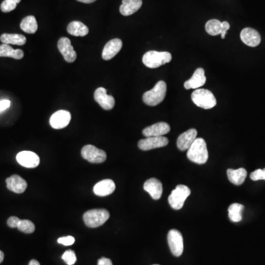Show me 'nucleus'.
Returning <instances> with one entry per match:
<instances>
[{"instance_id": "obj_8", "label": "nucleus", "mask_w": 265, "mask_h": 265, "mask_svg": "<svg viewBox=\"0 0 265 265\" xmlns=\"http://www.w3.org/2000/svg\"><path fill=\"white\" fill-rule=\"evenodd\" d=\"M169 247L172 254L179 257L184 252V239L179 231L172 229L167 235Z\"/></svg>"}, {"instance_id": "obj_22", "label": "nucleus", "mask_w": 265, "mask_h": 265, "mask_svg": "<svg viewBox=\"0 0 265 265\" xmlns=\"http://www.w3.org/2000/svg\"><path fill=\"white\" fill-rule=\"evenodd\" d=\"M116 185L112 180L105 179L97 183L94 187V193L97 196L105 197L111 195L115 190Z\"/></svg>"}, {"instance_id": "obj_13", "label": "nucleus", "mask_w": 265, "mask_h": 265, "mask_svg": "<svg viewBox=\"0 0 265 265\" xmlns=\"http://www.w3.org/2000/svg\"><path fill=\"white\" fill-rule=\"evenodd\" d=\"M16 161L22 167L27 168H35L40 163L39 156L31 151H22L16 156Z\"/></svg>"}, {"instance_id": "obj_1", "label": "nucleus", "mask_w": 265, "mask_h": 265, "mask_svg": "<svg viewBox=\"0 0 265 265\" xmlns=\"http://www.w3.org/2000/svg\"><path fill=\"white\" fill-rule=\"evenodd\" d=\"M187 157L192 162L204 164L208 161L209 153L206 143L203 138H197L193 144L188 149Z\"/></svg>"}, {"instance_id": "obj_24", "label": "nucleus", "mask_w": 265, "mask_h": 265, "mask_svg": "<svg viewBox=\"0 0 265 265\" xmlns=\"http://www.w3.org/2000/svg\"><path fill=\"white\" fill-rule=\"evenodd\" d=\"M227 175L229 181L235 185H241L243 184L245 178L247 177V171L244 168H239L237 170L229 169L227 170Z\"/></svg>"}, {"instance_id": "obj_28", "label": "nucleus", "mask_w": 265, "mask_h": 265, "mask_svg": "<svg viewBox=\"0 0 265 265\" xmlns=\"http://www.w3.org/2000/svg\"><path fill=\"white\" fill-rule=\"evenodd\" d=\"M20 28L27 33H35L38 30V24L35 17L33 16H28L25 17L21 22Z\"/></svg>"}, {"instance_id": "obj_14", "label": "nucleus", "mask_w": 265, "mask_h": 265, "mask_svg": "<svg viewBox=\"0 0 265 265\" xmlns=\"http://www.w3.org/2000/svg\"><path fill=\"white\" fill-rule=\"evenodd\" d=\"M71 121V113L67 110H61L55 112L51 116L49 123L54 129H62L66 127Z\"/></svg>"}, {"instance_id": "obj_25", "label": "nucleus", "mask_w": 265, "mask_h": 265, "mask_svg": "<svg viewBox=\"0 0 265 265\" xmlns=\"http://www.w3.org/2000/svg\"><path fill=\"white\" fill-rule=\"evenodd\" d=\"M67 32L74 36H86L89 33L88 27L78 21L70 22L67 27Z\"/></svg>"}, {"instance_id": "obj_31", "label": "nucleus", "mask_w": 265, "mask_h": 265, "mask_svg": "<svg viewBox=\"0 0 265 265\" xmlns=\"http://www.w3.org/2000/svg\"><path fill=\"white\" fill-rule=\"evenodd\" d=\"M21 0H5L1 4V11L4 13H9L14 11L16 8L17 4L19 3Z\"/></svg>"}, {"instance_id": "obj_33", "label": "nucleus", "mask_w": 265, "mask_h": 265, "mask_svg": "<svg viewBox=\"0 0 265 265\" xmlns=\"http://www.w3.org/2000/svg\"><path fill=\"white\" fill-rule=\"evenodd\" d=\"M250 178L253 181H259V180H265V168L264 170H255L254 172H252L250 174Z\"/></svg>"}, {"instance_id": "obj_38", "label": "nucleus", "mask_w": 265, "mask_h": 265, "mask_svg": "<svg viewBox=\"0 0 265 265\" xmlns=\"http://www.w3.org/2000/svg\"><path fill=\"white\" fill-rule=\"evenodd\" d=\"M78 2H83V3L90 4L95 2L96 0H77Z\"/></svg>"}, {"instance_id": "obj_16", "label": "nucleus", "mask_w": 265, "mask_h": 265, "mask_svg": "<svg viewBox=\"0 0 265 265\" xmlns=\"http://www.w3.org/2000/svg\"><path fill=\"white\" fill-rule=\"evenodd\" d=\"M240 39L245 45L255 47L261 43V36L259 32L253 28H246L241 31Z\"/></svg>"}, {"instance_id": "obj_15", "label": "nucleus", "mask_w": 265, "mask_h": 265, "mask_svg": "<svg viewBox=\"0 0 265 265\" xmlns=\"http://www.w3.org/2000/svg\"><path fill=\"white\" fill-rule=\"evenodd\" d=\"M198 131L196 129H189L183 133L177 140V147L181 151H185L191 147L197 139Z\"/></svg>"}, {"instance_id": "obj_2", "label": "nucleus", "mask_w": 265, "mask_h": 265, "mask_svg": "<svg viewBox=\"0 0 265 265\" xmlns=\"http://www.w3.org/2000/svg\"><path fill=\"white\" fill-rule=\"evenodd\" d=\"M167 93V84L160 80L151 90L143 94V101L147 106H156L164 100Z\"/></svg>"}, {"instance_id": "obj_34", "label": "nucleus", "mask_w": 265, "mask_h": 265, "mask_svg": "<svg viewBox=\"0 0 265 265\" xmlns=\"http://www.w3.org/2000/svg\"><path fill=\"white\" fill-rule=\"evenodd\" d=\"M75 238L72 236H66V237H61L58 239V242L65 246H69V245H73L75 243Z\"/></svg>"}, {"instance_id": "obj_19", "label": "nucleus", "mask_w": 265, "mask_h": 265, "mask_svg": "<svg viewBox=\"0 0 265 265\" xmlns=\"http://www.w3.org/2000/svg\"><path fill=\"white\" fill-rule=\"evenodd\" d=\"M206 82L205 76V71L203 68H198L194 72L192 77L189 80L184 83V88L186 89H198L202 87Z\"/></svg>"}, {"instance_id": "obj_27", "label": "nucleus", "mask_w": 265, "mask_h": 265, "mask_svg": "<svg viewBox=\"0 0 265 265\" xmlns=\"http://www.w3.org/2000/svg\"><path fill=\"white\" fill-rule=\"evenodd\" d=\"M0 41L6 45L22 46L26 43L27 39L25 35L21 34L4 33L0 37Z\"/></svg>"}, {"instance_id": "obj_37", "label": "nucleus", "mask_w": 265, "mask_h": 265, "mask_svg": "<svg viewBox=\"0 0 265 265\" xmlns=\"http://www.w3.org/2000/svg\"><path fill=\"white\" fill-rule=\"evenodd\" d=\"M98 265H113L110 259L107 258H101L98 260Z\"/></svg>"}, {"instance_id": "obj_3", "label": "nucleus", "mask_w": 265, "mask_h": 265, "mask_svg": "<svg viewBox=\"0 0 265 265\" xmlns=\"http://www.w3.org/2000/svg\"><path fill=\"white\" fill-rule=\"evenodd\" d=\"M172 61V55L168 52L149 51L144 54L142 62L147 67L156 69Z\"/></svg>"}, {"instance_id": "obj_39", "label": "nucleus", "mask_w": 265, "mask_h": 265, "mask_svg": "<svg viewBox=\"0 0 265 265\" xmlns=\"http://www.w3.org/2000/svg\"><path fill=\"white\" fill-rule=\"evenodd\" d=\"M29 265H40L39 262L38 261L35 260V259H32L30 262Z\"/></svg>"}, {"instance_id": "obj_21", "label": "nucleus", "mask_w": 265, "mask_h": 265, "mask_svg": "<svg viewBox=\"0 0 265 265\" xmlns=\"http://www.w3.org/2000/svg\"><path fill=\"white\" fill-rule=\"evenodd\" d=\"M7 188L16 194L25 192L28 187L26 181L19 175H14L6 179Z\"/></svg>"}, {"instance_id": "obj_12", "label": "nucleus", "mask_w": 265, "mask_h": 265, "mask_svg": "<svg viewBox=\"0 0 265 265\" xmlns=\"http://www.w3.org/2000/svg\"><path fill=\"white\" fill-rule=\"evenodd\" d=\"M94 100L104 110H110L115 106V100L113 96L108 95L107 90L105 88L100 87L94 92Z\"/></svg>"}, {"instance_id": "obj_32", "label": "nucleus", "mask_w": 265, "mask_h": 265, "mask_svg": "<svg viewBox=\"0 0 265 265\" xmlns=\"http://www.w3.org/2000/svg\"><path fill=\"white\" fill-rule=\"evenodd\" d=\"M62 259L68 265H73L77 261L76 255H75V252L72 250H66L62 256Z\"/></svg>"}, {"instance_id": "obj_30", "label": "nucleus", "mask_w": 265, "mask_h": 265, "mask_svg": "<svg viewBox=\"0 0 265 265\" xmlns=\"http://www.w3.org/2000/svg\"><path fill=\"white\" fill-rule=\"evenodd\" d=\"M17 229L25 234H32L35 232V227L33 222L28 219H21Z\"/></svg>"}, {"instance_id": "obj_36", "label": "nucleus", "mask_w": 265, "mask_h": 265, "mask_svg": "<svg viewBox=\"0 0 265 265\" xmlns=\"http://www.w3.org/2000/svg\"><path fill=\"white\" fill-rule=\"evenodd\" d=\"M11 101L8 100H2L0 101V112L6 110L11 106Z\"/></svg>"}, {"instance_id": "obj_7", "label": "nucleus", "mask_w": 265, "mask_h": 265, "mask_svg": "<svg viewBox=\"0 0 265 265\" xmlns=\"http://www.w3.org/2000/svg\"><path fill=\"white\" fill-rule=\"evenodd\" d=\"M81 155L84 159L93 164H101L104 162L107 158L106 152L104 150L97 148L95 146H84L81 150Z\"/></svg>"}, {"instance_id": "obj_11", "label": "nucleus", "mask_w": 265, "mask_h": 265, "mask_svg": "<svg viewBox=\"0 0 265 265\" xmlns=\"http://www.w3.org/2000/svg\"><path fill=\"white\" fill-rule=\"evenodd\" d=\"M58 48L63 59L68 63H72L77 59V54L71 45L70 39L66 37H62L58 42Z\"/></svg>"}, {"instance_id": "obj_18", "label": "nucleus", "mask_w": 265, "mask_h": 265, "mask_svg": "<svg viewBox=\"0 0 265 265\" xmlns=\"http://www.w3.org/2000/svg\"><path fill=\"white\" fill-rule=\"evenodd\" d=\"M170 131V126L167 123L161 122L145 127L143 130L142 134L146 137H163Z\"/></svg>"}, {"instance_id": "obj_9", "label": "nucleus", "mask_w": 265, "mask_h": 265, "mask_svg": "<svg viewBox=\"0 0 265 265\" xmlns=\"http://www.w3.org/2000/svg\"><path fill=\"white\" fill-rule=\"evenodd\" d=\"M205 29L209 35L214 36L221 35V38L224 39L227 31L230 29V25L228 22H221L218 19H211L205 24Z\"/></svg>"}, {"instance_id": "obj_40", "label": "nucleus", "mask_w": 265, "mask_h": 265, "mask_svg": "<svg viewBox=\"0 0 265 265\" xmlns=\"http://www.w3.org/2000/svg\"><path fill=\"white\" fill-rule=\"evenodd\" d=\"M4 257H5V256H4L3 252L0 250V263H2L3 262Z\"/></svg>"}, {"instance_id": "obj_23", "label": "nucleus", "mask_w": 265, "mask_h": 265, "mask_svg": "<svg viewBox=\"0 0 265 265\" xmlns=\"http://www.w3.org/2000/svg\"><path fill=\"white\" fill-rule=\"evenodd\" d=\"M142 0H123L120 8V14L125 16L135 14L141 8Z\"/></svg>"}, {"instance_id": "obj_20", "label": "nucleus", "mask_w": 265, "mask_h": 265, "mask_svg": "<svg viewBox=\"0 0 265 265\" xmlns=\"http://www.w3.org/2000/svg\"><path fill=\"white\" fill-rule=\"evenodd\" d=\"M144 189L150 194L154 200L161 198L163 193V186L161 181L156 178H150L147 180L144 184Z\"/></svg>"}, {"instance_id": "obj_35", "label": "nucleus", "mask_w": 265, "mask_h": 265, "mask_svg": "<svg viewBox=\"0 0 265 265\" xmlns=\"http://www.w3.org/2000/svg\"><path fill=\"white\" fill-rule=\"evenodd\" d=\"M21 219L19 218H17V217H11V218H8V225L10 228H12V229H15L17 228L18 225V223L20 222Z\"/></svg>"}, {"instance_id": "obj_6", "label": "nucleus", "mask_w": 265, "mask_h": 265, "mask_svg": "<svg viewBox=\"0 0 265 265\" xmlns=\"http://www.w3.org/2000/svg\"><path fill=\"white\" fill-rule=\"evenodd\" d=\"M191 191L188 187L180 184L171 192L168 201L170 206L175 210H179L184 206L186 200L190 195Z\"/></svg>"}, {"instance_id": "obj_29", "label": "nucleus", "mask_w": 265, "mask_h": 265, "mask_svg": "<svg viewBox=\"0 0 265 265\" xmlns=\"http://www.w3.org/2000/svg\"><path fill=\"white\" fill-rule=\"evenodd\" d=\"M244 205L239 203H233L229 208V217L233 222H239L242 220V212Z\"/></svg>"}, {"instance_id": "obj_26", "label": "nucleus", "mask_w": 265, "mask_h": 265, "mask_svg": "<svg viewBox=\"0 0 265 265\" xmlns=\"http://www.w3.org/2000/svg\"><path fill=\"white\" fill-rule=\"evenodd\" d=\"M23 50L22 49H14L12 47L6 44H2L0 45V57H6V58H12V59L20 60L23 59Z\"/></svg>"}, {"instance_id": "obj_5", "label": "nucleus", "mask_w": 265, "mask_h": 265, "mask_svg": "<svg viewBox=\"0 0 265 265\" xmlns=\"http://www.w3.org/2000/svg\"><path fill=\"white\" fill-rule=\"evenodd\" d=\"M110 217L109 211L104 209H92L83 215V221L89 228H97L103 225Z\"/></svg>"}, {"instance_id": "obj_10", "label": "nucleus", "mask_w": 265, "mask_h": 265, "mask_svg": "<svg viewBox=\"0 0 265 265\" xmlns=\"http://www.w3.org/2000/svg\"><path fill=\"white\" fill-rule=\"evenodd\" d=\"M169 140L165 137H150L141 140L138 143L139 148L141 150H153L165 147L168 144Z\"/></svg>"}, {"instance_id": "obj_17", "label": "nucleus", "mask_w": 265, "mask_h": 265, "mask_svg": "<svg viewBox=\"0 0 265 265\" xmlns=\"http://www.w3.org/2000/svg\"><path fill=\"white\" fill-rule=\"evenodd\" d=\"M122 47L123 42L120 39H113L109 41L103 48L102 58L105 61L110 60L120 52Z\"/></svg>"}, {"instance_id": "obj_41", "label": "nucleus", "mask_w": 265, "mask_h": 265, "mask_svg": "<svg viewBox=\"0 0 265 265\" xmlns=\"http://www.w3.org/2000/svg\"></svg>"}, {"instance_id": "obj_4", "label": "nucleus", "mask_w": 265, "mask_h": 265, "mask_svg": "<svg viewBox=\"0 0 265 265\" xmlns=\"http://www.w3.org/2000/svg\"><path fill=\"white\" fill-rule=\"evenodd\" d=\"M192 100L197 106L203 109H211L217 104L213 93L204 89H195L192 94Z\"/></svg>"}]
</instances>
